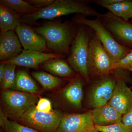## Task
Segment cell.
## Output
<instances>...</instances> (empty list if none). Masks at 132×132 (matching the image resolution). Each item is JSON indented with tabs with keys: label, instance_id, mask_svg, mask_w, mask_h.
<instances>
[{
	"label": "cell",
	"instance_id": "cell-9",
	"mask_svg": "<svg viewBox=\"0 0 132 132\" xmlns=\"http://www.w3.org/2000/svg\"><path fill=\"white\" fill-rule=\"evenodd\" d=\"M95 128L92 111L63 115L57 132H89Z\"/></svg>",
	"mask_w": 132,
	"mask_h": 132
},
{
	"label": "cell",
	"instance_id": "cell-26",
	"mask_svg": "<svg viewBox=\"0 0 132 132\" xmlns=\"http://www.w3.org/2000/svg\"><path fill=\"white\" fill-rule=\"evenodd\" d=\"M114 69H121L132 71V49L124 58L114 63Z\"/></svg>",
	"mask_w": 132,
	"mask_h": 132
},
{
	"label": "cell",
	"instance_id": "cell-1",
	"mask_svg": "<svg viewBox=\"0 0 132 132\" xmlns=\"http://www.w3.org/2000/svg\"><path fill=\"white\" fill-rule=\"evenodd\" d=\"M77 13L84 16L101 17V15L84 2L74 0H56L47 7L32 14L21 16V22L27 24H34L39 19L51 20L59 17Z\"/></svg>",
	"mask_w": 132,
	"mask_h": 132
},
{
	"label": "cell",
	"instance_id": "cell-14",
	"mask_svg": "<svg viewBox=\"0 0 132 132\" xmlns=\"http://www.w3.org/2000/svg\"><path fill=\"white\" fill-rule=\"evenodd\" d=\"M18 36L14 31L1 32L0 60L6 61L18 56L23 50Z\"/></svg>",
	"mask_w": 132,
	"mask_h": 132
},
{
	"label": "cell",
	"instance_id": "cell-32",
	"mask_svg": "<svg viewBox=\"0 0 132 132\" xmlns=\"http://www.w3.org/2000/svg\"><path fill=\"white\" fill-rule=\"evenodd\" d=\"M100 131H99L98 130H96V129H95V128H94V129H93V130H91V131H90L89 132H99Z\"/></svg>",
	"mask_w": 132,
	"mask_h": 132
},
{
	"label": "cell",
	"instance_id": "cell-7",
	"mask_svg": "<svg viewBox=\"0 0 132 132\" xmlns=\"http://www.w3.org/2000/svg\"><path fill=\"white\" fill-rule=\"evenodd\" d=\"M2 97L8 112L16 119H20L39 100L38 96L33 94L12 90L4 91Z\"/></svg>",
	"mask_w": 132,
	"mask_h": 132
},
{
	"label": "cell",
	"instance_id": "cell-28",
	"mask_svg": "<svg viewBox=\"0 0 132 132\" xmlns=\"http://www.w3.org/2000/svg\"><path fill=\"white\" fill-rule=\"evenodd\" d=\"M55 1V0H27L26 1L34 7L42 9L50 6Z\"/></svg>",
	"mask_w": 132,
	"mask_h": 132
},
{
	"label": "cell",
	"instance_id": "cell-15",
	"mask_svg": "<svg viewBox=\"0 0 132 132\" xmlns=\"http://www.w3.org/2000/svg\"><path fill=\"white\" fill-rule=\"evenodd\" d=\"M123 115L108 104L95 108L92 117L95 126H108L122 121Z\"/></svg>",
	"mask_w": 132,
	"mask_h": 132
},
{
	"label": "cell",
	"instance_id": "cell-8",
	"mask_svg": "<svg viewBox=\"0 0 132 132\" xmlns=\"http://www.w3.org/2000/svg\"><path fill=\"white\" fill-rule=\"evenodd\" d=\"M117 78L111 74L99 79L93 85L88 96V103L94 108L108 104L113 93Z\"/></svg>",
	"mask_w": 132,
	"mask_h": 132
},
{
	"label": "cell",
	"instance_id": "cell-12",
	"mask_svg": "<svg viewBox=\"0 0 132 132\" xmlns=\"http://www.w3.org/2000/svg\"><path fill=\"white\" fill-rule=\"evenodd\" d=\"M15 31L24 50L46 53H49L51 51L48 47L44 38L36 32L32 28L21 23Z\"/></svg>",
	"mask_w": 132,
	"mask_h": 132
},
{
	"label": "cell",
	"instance_id": "cell-22",
	"mask_svg": "<svg viewBox=\"0 0 132 132\" xmlns=\"http://www.w3.org/2000/svg\"><path fill=\"white\" fill-rule=\"evenodd\" d=\"M32 75L45 90L57 87L61 82V80L60 78L44 72H33Z\"/></svg>",
	"mask_w": 132,
	"mask_h": 132
},
{
	"label": "cell",
	"instance_id": "cell-11",
	"mask_svg": "<svg viewBox=\"0 0 132 132\" xmlns=\"http://www.w3.org/2000/svg\"><path fill=\"white\" fill-rule=\"evenodd\" d=\"M63 55L43 53L31 50H24L16 57L1 63L13 64L27 68H37L42 63L53 59H61Z\"/></svg>",
	"mask_w": 132,
	"mask_h": 132
},
{
	"label": "cell",
	"instance_id": "cell-31",
	"mask_svg": "<svg viewBox=\"0 0 132 132\" xmlns=\"http://www.w3.org/2000/svg\"><path fill=\"white\" fill-rule=\"evenodd\" d=\"M6 64L1 63L0 65V82H2L3 79L5 70Z\"/></svg>",
	"mask_w": 132,
	"mask_h": 132
},
{
	"label": "cell",
	"instance_id": "cell-20",
	"mask_svg": "<svg viewBox=\"0 0 132 132\" xmlns=\"http://www.w3.org/2000/svg\"><path fill=\"white\" fill-rule=\"evenodd\" d=\"M0 3L20 15L33 14L41 9L34 7L26 1L22 0H1Z\"/></svg>",
	"mask_w": 132,
	"mask_h": 132
},
{
	"label": "cell",
	"instance_id": "cell-3",
	"mask_svg": "<svg viewBox=\"0 0 132 132\" xmlns=\"http://www.w3.org/2000/svg\"><path fill=\"white\" fill-rule=\"evenodd\" d=\"M99 18L89 20L80 14L75 17L74 21L75 23L88 26L93 29L103 47L114 63H116L124 58L130 51L127 47L117 42Z\"/></svg>",
	"mask_w": 132,
	"mask_h": 132
},
{
	"label": "cell",
	"instance_id": "cell-17",
	"mask_svg": "<svg viewBox=\"0 0 132 132\" xmlns=\"http://www.w3.org/2000/svg\"><path fill=\"white\" fill-rule=\"evenodd\" d=\"M21 22V16L20 15L3 5H0L1 32L14 31Z\"/></svg>",
	"mask_w": 132,
	"mask_h": 132
},
{
	"label": "cell",
	"instance_id": "cell-16",
	"mask_svg": "<svg viewBox=\"0 0 132 132\" xmlns=\"http://www.w3.org/2000/svg\"><path fill=\"white\" fill-rule=\"evenodd\" d=\"M83 83L80 78H77L64 89L62 94L68 101L78 109L81 108L83 96Z\"/></svg>",
	"mask_w": 132,
	"mask_h": 132
},
{
	"label": "cell",
	"instance_id": "cell-4",
	"mask_svg": "<svg viewBox=\"0 0 132 132\" xmlns=\"http://www.w3.org/2000/svg\"><path fill=\"white\" fill-rule=\"evenodd\" d=\"M114 62L96 34L90 37L88 66L90 76L99 79L112 74Z\"/></svg>",
	"mask_w": 132,
	"mask_h": 132
},
{
	"label": "cell",
	"instance_id": "cell-23",
	"mask_svg": "<svg viewBox=\"0 0 132 132\" xmlns=\"http://www.w3.org/2000/svg\"><path fill=\"white\" fill-rule=\"evenodd\" d=\"M0 125L5 132H39L33 128L24 126L15 121H10L1 111Z\"/></svg>",
	"mask_w": 132,
	"mask_h": 132
},
{
	"label": "cell",
	"instance_id": "cell-24",
	"mask_svg": "<svg viewBox=\"0 0 132 132\" xmlns=\"http://www.w3.org/2000/svg\"><path fill=\"white\" fill-rule=\"evenodd\" d=\"M16 65L13 64H6L5 74L1 82L2 88L7 89L13 87L15 81V69Z\"/></svg>",
	"mask_w": 132,
	"mask_h": 132
},
{
	"label": "cell",
	"instance_id": "cell-13",
	"mask_svg": "<svg viewBox=\"0 0 132 132\" xmlns=\"http://www.w3.org/2000/svg\"><path fill=\"white\" fill-rule=\"evenodd\" d=\"M116 78L115 87L108 104L123 116L132 110V91L124 79Z\"/></svg>",
	"mask_w": 132,
	"mask_h": 132
},
{
	"label": "cell",
	"instance_id": "cell-6",
	"mask_svg": "<svg viewBox=\"0 0 132 132\" xmlns=\"http://www.w3.org/2000/svg\"><path fill=\"white\" fill-rule=\"evenodd\" d=\"M34 106L24 113L21 120L43 132H54L59 128L63 114L60 111L52 110L48 113L38 111Z\"/></svg>",
	"mask_w": 132,
	"mask_h": 132
},
{
	"label": "cell",
	"instance_id": "cell-2",
	"mask_svg": "<svg viewBox=\"0 0 132 132\" xmlns=\"http://www.w3.org/2000/svg\"><path fill=\"white\" fill-rule=\"evenodd\" d=\"M32 28L44 38L51 51L57 54H69L70 46L76 34L72 25L67 22H50Z\"/></svg>",
	"mask_w": 132,
	"mask_h": 132
},
{
	"label": "cell",
	"instance_id": "cell-5",
	"mask_svg": "<svg viewBox=\"0 0 132 132\" xmlns=\"http://www.w3.org/2000/svg\"><path fill=\"white\" fill-rule=\"evenodd\" d=\"M89 39L85 29L81 27L78 28L68 58L72 68L79 73L87 82L90 81L88 66Z\"/></svg>",
	"mask_w": 132,
	"mask_h": 132
},
{
	"label": "cell",
	"instance_id": "cell-19",
	"mask_svg": "<svg viewBox=\"0 0 132 132\" xmlns=\"http://www.w3.org/2000/svg\"><path fill=\"white\" fill-rule=\"evenodd\" d=\"M44 68L50 72L61 77H68L73 74L72 67L60 59H53L44 62Z\"/></svg>",
	"mask_w": 132,
	"mask_h": 132
},
{
	"label": "cell",
	"instance_id": "cell-27",
	"mask_svg": "<svg viewBox=\"0 0 132 132\" xmlns=\"http://www.w3.org/2000/svg\"><path fill=\"white\" fill-rule=\"evenodd\" d=\"M35 107L36 110L43 112L48 113L52 111L51 102L46 98L39 99Z\"/></svg>",
	"mask_w": 132,
	"mask_h": 132
},
{
	"label": "cell",
	"instance_id": "cell-29",
	"mask_svg": "<svg viewBox=\"0 0 132 132\" xmlns=\"http://www.w3.org/2000/svg\"><path fill=\"white\" fill-rule=\"evenodd\" d=\"M122 122L127 126L132 127V110L123 116Z\"/></svg>",
	"mask_w": 132,
	"mask_h": 132
},
{
	"label": "cell",
	"instance_id": "cell-30",
	"mask_svg": "<svg viewBox=\"0 0 132 132\" xmlns=\"http://www.w3.org/2000/svg\"><path fill=\"white\" fill-rule=\"evenodd\" d=\"M121 0H97L94 2L101 6L106 5H113L120 2Z\"/></svg>",
	"mask_w": 132,
	"mask_h": 132
},
{
	"label": "cell",
	"instance_id": "cell-25",
	"mask_svg": "<svg viewBox=\"0 0 132 132\" xmlns=\"http://www.w3.org/2000/svg\"><path fill=\"white\" fill-rule=\"evenodd\" d=\"M95 128L101 132H132V127L125 125L122 121L110 126H95Z\"/></svg>",
	"mask_w": 132,
	"mask_h": 132
},
{
	"label": "cell",
	"instance_id": "cell-18",
	"mask_svg": "<svg viewBox=\"0 0 132 132\" xmlns=\"http://www.w3.org/2000/svg\"><path fill=\"white\" fill-rule=\"evenodd\" d=\"M13 88L29 93H37L39 88L35 81L26 71L20 70L16 73Z\"/></svg>",
	"mask_w": 132,
	"mask_h": 132
},
{
	"label": "cell",
	"instance_id": "cell-21",
	"mask_svg": "<svg viewBox=\"0 0 132 132\" xmlns=\"http://www.w3.org/2000/svg\"><path fill=\"white\" fill-rule=\"evenodd\" d=\"M115 16L127 21L132 18V1L121 0L120 2L111 5L103 6Z\"/></svg>",
	"mask_w": 132,
	"mask_h": 132
},
{
	"label": "cell",
	"instance_id": "cell-10",
	"mask_svg": "<svg viewBox=\"0 0 132 132\" xmlns=\"http://www.w3.org/2000/svg\"><path fill=\"white\" fill-rule=\"evenodd\" d=\"M103 16L105 22L103 25L117 42L123 46H132V24L109 12Z\"/></svg>",
	"mask_w": 132,
	"mask_h": 132
}]
</instances>
